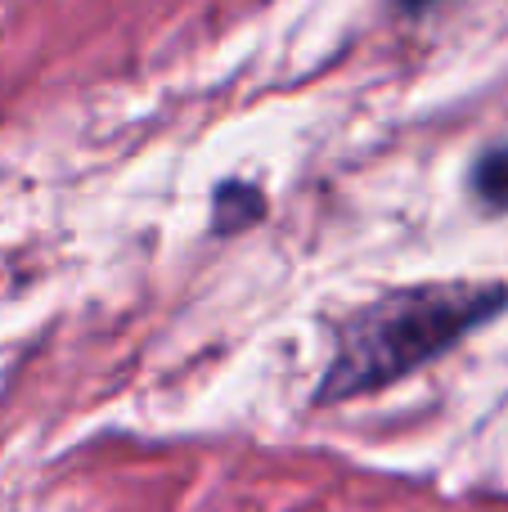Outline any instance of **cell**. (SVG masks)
Here are the masks:
<instances>
[{
  "instance_id": "obj_1",
  "label": "cell",
  "mask_w": 508,
  "mask_h": 512,
  "mask_svg": "<svg viewBox=\"0 0 508 512\" xmlns=\"http://www.w3.org/2000/svg\"><path fill=\"white\" fill-rule=\"evenodd\" d=\"M504 306V283H414L387 292L342 324L338 355L324 369L315 400L338 405L392 387L396 378H410L414 369L464 342L473 328L491 324Z\"/></svg>"
},
{
  "instance_id": "obj_4",
  "label": "cell",
  "mask_w": 508,
  "mask_h": 512,
  "mask_svg": "<svg viewBox=\"0 0 508 512\" xmlns=\"http://www.w3.org/2000/svg\"><path fill=\"white\" fill-rule=\"evenodd\" d=\"M405 5H410V9H419V5H428V0H405Z\"/></svg>"
},
{
  "instance_id": "obj_2",
  "label": "cell",
  "mask_w": 508,
  "mask_h": 512,
  "mask_svg": "<svg viewBox=\"0 0 508 512\" xmlns=\"http://www.w3.org/2000/svg\"><path fill=\"white\" fill-rule=\"evenodd\" d=\"M257 216H261V194L252 185H239V180H230V185L216 189V216H212V225L221 234L243 230V225H252Z\"/></svg>"
},
{
  "instance_id": "obj_3",
  "label": "cell",
  "mask_w": 508,
  "mask_h": 512,
  "mask_svg": "<svg viewBox=\"0 0 508 512\" xmlns=\"http://www.w3.org/2000/svg\"><path fill=\"white\" fill-rule=\"evenodd\" d=\"M477 198L491 207H508V149H491L473 171Z\"/></svg>"
}]
</instances>
